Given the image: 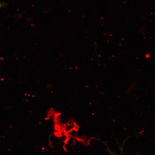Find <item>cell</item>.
I'll list each match as a JSON object with an SVG mask.
<instances>
[{
	"mask_svg": "<svg viewBox=\"0 0 155 155\" xmlns=\"http://www.w3.org/2000/svg\"><path fill=\"white\" fill-rule=\"evenodd\" d=\"M4 6V3L1 2H0V8H2L3 6Z\"/></svg>",
	"mask_w": 155,
	"mask_h": 155,
	"instance_id": "6da1fadb",
	"label": "cell"
}]
</instances>
